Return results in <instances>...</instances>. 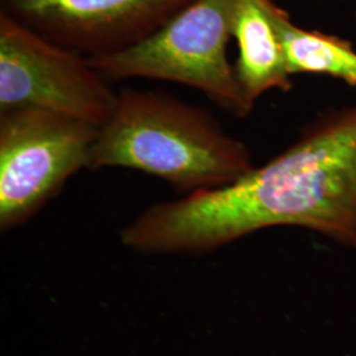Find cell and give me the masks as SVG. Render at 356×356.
<instances>
[{
  "label": "cell",
  "mask_w": 356,
  "mask_h": 356,
  "mask_svg": "<svg viewBox=\"0 0 356 356\" xmlns=\"http://www.w3.org/2000/svg\"><path fill=\"white\" fill-rule=\"evenodd\" d=\"M279 226L356 248V106L319 115L284 152L229 185L153 204L120 239L141 254H200Z\"/></svg>",
  "instance_id": "1"
},
{
  "label": "cell",
  "mask_w": 356,
  "mask_h": 356,
  "mask_svg": "<svg viewBox=\"0 0 356 356\" xmlns=\"http://www.w3.org/2000/svg\"><path fill=\"white\" fill-rule=\"evenodd\" d=\"M254 166L248 145L209 110L160 90L126 88L99 129L88 169L139 170L188 195L229 185Z\"/></svg>",
  "instance_id": "2"
},
{
  "label": "cell",
  "mask_w": 356,
  "mask_h": 356,
  "mask_svg": "<svg viewBox=\"0 0 356 356\" xmlns=\"http://www.w3.org/2000/svg\"><path fill=\"white\" fill-rule=\"evenodd\" d=\"M277 24L292 76L323 74L356 88V51L348 40L296 26L282 8Z\"/></svg>",
  "instance_id": "8"
},
{
  "label": "cell",
  "mask_w": 356,
  "mask_h": 356,
  "mask_svg": "<svg viewBox=\"0 0 356 356\" xmlns=\"http://www.w3.org/2000/svg\"><path fill=\"white\" fill-rule=\"evenodd\" d=\"M238 0H193L151 36L127 51L89 58L108 82L145 78L179 83L202 92L236 118L254 108L229 64Z\"/></svg>",
  "instance_id": "3"
},
{
  "label": "cell",
  "mask_w": 356,
  "mask_h": 356,
  "mask_svg": "<svg viewBox=\"0 0 356 356\" xmlns=\"http://www.w3.org/2000/svg\"><path fill=\"white\" fill-rule=\"evenodd\" d=\"M280 10L273 0H238L236 4L232 38L238 42L239 56L234 67L251 106L268 91L293 89L277 24Z\"/></svg>",
  "instance_id": "7"
},
{
  "label": "cell",
  "mask_w": 356,
  "mask_h": 356,
  "mask_svg": "<svg viewBox=\"0 0 356 356\" xmlns=\"http://www.w3.org/2000/svg\"><path fill=\"white\" fill-rule=\"evenodd\" d=\"M101 128L38 107L0 110V229L19 227L89 165Z\"/></svg>",
  "instance_id": "4"
},
{
  "label": "cell",
  "mask_w": 356,
  "mask_h": 356,
  "mask_svg": "<svg viewBox=\"0 0 356 356\" xmlns=\"http://www.w3.org/2000/svg\"><path fill=\"white\" fill-rule=\"evenodd\" d=\"M116 102L88 57L0 13V110L38 107L101 128Z\"/></svg>",
  "instance_id": "5"
},
{
  "label": "cell",
  "mask_w": 356,
  "mask_h": 356,
  "mask_svg": "<svg viewBox=\"0 0 356 356\" xmlns=\"http://www.w3.org/2000/svg\"><path fill=\"white\" fill-rule=\"evenodd\" d=\"M193 0H0L7 13L88 58L127 51Z\"/></svg>",
  "instance_id": "6"
}]
</instances>
